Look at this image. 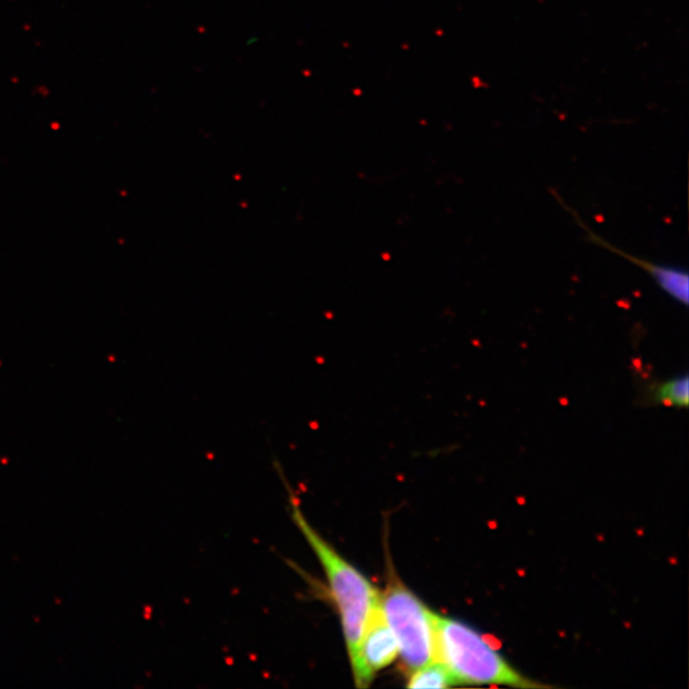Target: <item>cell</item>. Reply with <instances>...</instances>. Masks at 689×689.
Here are the masks:
<instances>
[{"mask_svg":"<svg viewBox=\"0 0 689 689\" xmlns=\"http://www.w3.org/2000/svg\"><path fill=\"white\" fill-rule=\"evenodd\" d=\"M292 510L295 526L324 567L331 597L342 619L348 660L353 665L366 622L380 604V590L311 525L294 501Z\"/></svg>","mask_w":689,"mask_h":689,"instance_id":"obj_1","label":"cell"},{"mask_svg":"<svg viewBox=\"0 0 689 689\" xmlns=\"http://www.w3.org/2000/svg\"><path fill=\"white\" fill-rule=\"evenodd\" d=\"M434 624L435 661L449 670L456 686L544 687L519 673L469 626L435 613Z\"/></svg>","mask_w":689,"mask_h":689,"instance_id":"obj_2","label":"cell"},{"mask_svg":"<svg viewBox=\"0 0 689 689\" xmlns=\"http://www.w3.org/2000/svg\"><path fill=\"white\" fill-rule=\"evenodd\" d=\"M380 604L409 673L435 661L434 613L398 580L392 567L386 588L380 591Z\"/></svg>","mask_w":689,"mask_h":689,"instance_id":"obj_3","label":"cell"},{"mask_svg":"<svg viewBox=\"0 0 689 689\" xmlns=\"http://www.w3.org/2000/svg\"><path fill=\"white\" fill-rule=\"evenodd\" d=\"M398 643L392 632L381 604L373 609L362 636L360 649L352 665L356 687L372 683L378 671L388 668L398 658Z\"/></svg>","mask_w":689,"mask_h":689,"instance_id":"obj_4","label":"cell"},{"mask_svg":"<svg viewBox=\"0 0 689 689\" xmlns=\"http://www.w3.org/2000/svg\"><path fill=\"white\" fill-rule=\"evenodd\" d=\"M563 207L569 208V213L572 214L575 223H578L581 228L585 230L589 242L614 253L617 256H621L622 258L630 260L634 266L641 267L643 272L649 274L652 280L656 282L662 293H666L671 299L680 305H683V307H687L689 301V277L685 268L651 264V262L647 259L634 257L630 255V253L614 247L613 244L608 243V240L601 238L600 235L592 232L589 226L582 222L581 216L573 211L572 208L567 207L564 204Z\"/></svg>","mask_w":689,"mask_h":689,"instance_id":"obj_5","label":"cell"},{"mask_svg":"<svg viewBox=\"0 0 689 689\" xmlns=\"http://www.w3.org/2000/svg\"><path fill=\"white\" fill-rule=\"evenodd\" d=\"M644 395L652 404L686 409L689 403L688 374L685 372L668 380L649 381L644 386Z\"/></svg>","mask_w":689,"mask_h":689,"instance_id":"obj_6","label":"cell"},{"mask_svg":"<svg viewBox=\"0 0 689 689\" xmlns=\"http://www.w3.org/2000/svg\"><path fill=\"white\" fill-rule=\"evenodd\" d=\"M456 686L449 670L440 661L430 662L410 673L409 688H449Z\"/></svg>","mask_w":689,"mask_h":689,"instance_id":"obj_7","label":"cell"}]
</instances>
